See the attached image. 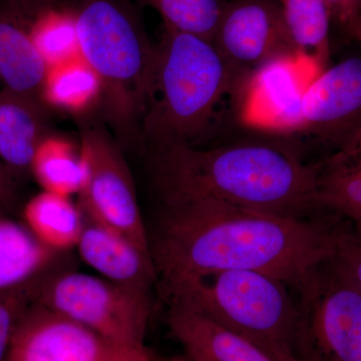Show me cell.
<instances>
[{
  "label": "cell",
  "mask_w": 361,
  "mask_h": 361,
  "mask_svg": "<svg viewBox=\"0 0 361 361\" xmlns=\"http://www.w3.org/2000/svg\"><path fill=\"white\" fill-rule=\"evenodd\" d=\"M343 230L204 200L161 205L148 234L160 294L223 270L260 271L298 292L334 258Z\"/></svg>",
  "instance_id": "6da1fadb"
},
{
  "label": "cell",
  "mask_w": 361,
  "mask_h": 361,
  "mask_svg": "<svg viewBox=\"0 0 361 361\" xmlns=\"http://www.w3.org/2000/svg\"><path fill=\"white\" fill-rule=\"evenodd\" d=\"M161 205L215 201L292 219H308L317 204L319 167L268 145L215 149L164 142L146 147Z\"/></svg>",
  "instance_id": "7a4b0ae2"
},
{
  "label": "cell",
  "mask_w": 361,
  "mask_h": 361,
  "mask_svg": "<svg viewBox=\"0 0 361 361\" xmlns=\"http://www.w3.org/2000/svg\"><path fill=\"white\" fill-rule=\"evenodd\" d=\"M242 84L210 40L165 26L142 123V146H196L212 130L226 97Z\"/></svg>",
  "instance_id": "3957f363"
},
{
  "label": "cell",
  "mask_w": 361,
  "mask_h": 361,
  "mask_svg": "<svg viewBox=\"0 0 361 361\" xmlns=\"http://www.w3.org/2000/svg\"><path fill=\"white\" fill-rule=\"evenodd\" d=\"M75 13L80 54L102 82L104 121L121 147L142 144L156 47L126 0H82Z\"/></svg>",
  "instance_id": "277c9868"
},
{
  "label": "cell",
  "mask_w": 361,
  "mask_h": 361,
  "mask_svg": "<svg viewBox=\"0 0 361 361\" xmlns=\"http://www.w3.org/2000/svg\"><path fill=\"white\" fill-rule=\"evenodd\" d=\"M285 282L260 271L223 270L161 293L248 339L275 360L296 357L299 307Z\"/></svg>",
  "instance_id": "5b68a950"
},
{
  "label": "cell",
  "mask_w": 361,
  "mask_h": 361,
  "mask_svg": "<svg viewBox=\"0 0 361 361\" xmlns=\"http://www.w3.org/2000/svg\"><path fill=\"white\" fill-rule=\"evenodd\" d=\"M63 265L59 263L44 275L35 302L116 343L146 348L154 294Z\"/></svg>",
  "instance_id": "8992f818"
},
{
  "label": "cell",
  "mask_w": 361,
  "mask_h": 361,
  "mask_svg": "<svg viewBox=\"0 0 361 361\" xmlns=\"http://www.w3.org/2000/svg\"><path fill=\"white\" fill-rule=\"evenodd\" d=\"M296 357L361 361V291L334 267L320 266L298 291Z\"/></svg>",
  "instance_id": "52a82bcc"
},
{
  "label": "cell",
  "mask_w": 361,
  "mask_h": 361,
  "mask_svg": "<svg viewBox=\"0 0 361 361\" xmlns=\"http://www.w3.org/2000/svg\"><path fill=\"white\" fill-rule=\"evenodd\" d=\"M80 149L82 176L78 197L85 217L151 254L135 182L116 137L101 123L84 122Z\"/></svg>",
  "instance_id": "ba28073f"
},
{
  "label": "cell",
  "mask_w": 361,
  "mask_h": 361,
  "mask_svg": "<svg viewBox=\"0 0 361 361\" xmlns=\"http://www.w3.org/2000/svg\"><path fill=\"white\" fill-rule=\"evenodd\" d=\"M4 361H163L153 349L130 348L33 302L21 316Z\"/></svg>",
  "instance_id": "9c48e42d"
},
{
  "label": "cell",
  "mask_w": 361,
  "mask_h": 361,
  "mask_svg": "<svg viewBox=\"0 0 361 361\" xmlns=\"http://www.w3.org/2000/svg\"><path fill=\"white\" fill-rule=\"evenodd\" d=\"M212 42L242 87L273 59L299 56L276 0L227 2Z\"/></svg>",
  "instance_id": "30bf717a"
},
{
  "label": "cell",
  "mask_w": 361,
  "mask_h": 361,
  "mask_svg": "<svg viewBox=\"0 0 361 361\" xmlns=\"http://www.w3.org/2000/svg\"><path fill=\"white\" fill-rule=\"evenodd\" d=\"M322 71L300 56H282L266 63L242 87V122L259 130L296 133L304 92Z\"/></svg>",
  "instance_id": "8fae6325"
},
{
  "label": "cell",
  "mask_w": 361,
  "mask_h": 361,
  "mask_svg": "<svg viewBox=\"0 0 361 361\" xmlns=\"http://www.w3.org/2000/svg\"><path fill=\"white\" fill-rule=\"evenodd\" d=\"M361 127V58H350L325 68L304 92L296 133L324 139Z\"/></svg>",
  "instance_id": "7c38bea8"
},
{
  "label": "cell",
  "mask_w": 361,
  "mask_h": 361,
  "mask_svg": "<svg viewBox=\"0 0 361 361\" xmlns=\"http://www.w3.org/2000/svg\"><path fill=\"white\" fill-rule=\"evenodd\" d=\"M42 1L0 2V80L7 89L39 99L47 68L33 44L32 23Z\"/></svg>",
  "instance_id": "4fadbf2b"
},
{
  "label": "cell",
  "mask_w": 361,
  "mask_h": 361,
  "mask_svg": "<svg viewBox=\"0 0 361 361\" xmlns=\"http://www.w3.org/2000/svg\"><path fill=\"white\" fill-rule=\"evenodd\" d=\"M75 248L80 258L104 279L151 293L158 289L151 254L106 226L85 216L84 229Z\"/></svg>",
  "instance_id": "5bb4252c"
},
{
  "label": "cell",
  "mask_w": 361,
  "mask_h": 361,
  "mask_svg": "<svg viewBox=\"0 0 361 361\" xmlns=\"http://www.w3.org/2000/svg\"><path fill=\"white\" fill-rule=\"evenodd\" d=\"M171 334L192 361H278L253 342L191 310L168 303Z\"/></svg>",
  "instance_id": "9a60e30c"
},
{
  "label": "cell",
  "mask_w": 361,
  "mask_h": 361,
  "mask_svg": "<svg viewBox=\"0 0 361 361\" xmlns=\"http://www.w3.org/2000/svg\"><path fill=\"white\" fill-rule=\"evenodd\" d=\"M47 111L37 97L0 90V159L13 177L30 172L35 151L49 135Z\"/></svg>",
  "instance_id": "2e32d148"
},
{
  "label": "cell",
  "mask_w": 361,
  "mask_h": 361,
  "mask_svg": "<svg viewBox=\"0 0 361 361\" xmlns=\"http://www.w3.org/2000/svg\"><path fill=\"white\" fill-rule=\"evenodd\" d=\"M65 255L40 243L25 224L0 215V292L44 274Z\"/></svg>",
  "instance_id": "e0dca14e"
},
{
  "label": "cell",
  "mask_w": 361,
  "mask_h": 361,
  "mask_svg": "<svg viewBox=\"0 0 361 361\" xmlns=\"http://www.w3.org/2000/svg\"><path fill=\"white\" fill-rule=\"evenodd\" d=\"M25 225L40 243L66 253L75 248L85 226V215L71 197L42 191L23 209Z\"/></svg>",
  "instance_id": "ac0fdd59"
},
{
  "label": "cell",
  "mask_w": 361,
  "mask_h": 361,
  "mask_svg": "<svg viewBox=\"0 0 361 361\" xmlns=\"http://www.w3.org/2000/svg\"><path fill=\"white\" fill-rule=\"evenodd\" d=\"M39 97L47 108L82 115L101 104L102 82L80 56L47 68Z\"/></svg>",
  "instance_id": "d6986e66"
},
{
  "label": "cell",
  "mask_w": 361,
  "mask_h": 361,
  "mask_svg": "<svg viewBox=\"0 0 361 361\" xmlns=\"http://www.w3.org/2000/svg\"><path fill=\"white\" fill-rule=\"evenodd\" d=\"M317 204L345 217L361 234V155H334L319 167Z\"/></svg>",
  "instance_id": "ffe728a7"
},
{
  "label": "cell",
  "mask_w": 361,
  "mask_h": 361,
  "mask_svg": "<svg viewBox=\"0 0 361 361\" xmlns=\"http://www.w3.org/2000/svg\"><path fill=\"white\" fill-rule=\"evenodd\" d=\"M279 4L299 56L324 71L331 25L324 0H279Z\"/></svg>",
  "instance_id": "44dd1931"
},
{
  "label": "cell",
  "mask_w": 361,
  "mask_h": 361,
  "mask_svg": "<svg viewBox=\"0 0 361 361\" xmlns=\"http://www.w3.org/2000/svg\"><path fill=\"white\" fill-rule=\"evenodd\" d=\"M30 173L42 191L78 195L82 176L80 147L61 135H47L35 151Z\"/></svg>",
  "instance_id": "7402d4cb"
},
{
  "label": "cell",
  "mask_w": 361,
  "mask_h": 361,
  "mask_svg": "<svg viewBox=\"0 0 361 361\" xmlns=\"http://www.w3.org/2000/svg\"><path fill=\"white\" fill-rule=\"evenodd\" d=\"M51 4L52 0H44L32 23L33 44L47 68L82 56L75 13H61Z\"/></svg>",
  "instance_id": "603a6c76"
},
{
  "label": "cell",
  "mask_w": 361,
  "mask_h": 361,
  "mask_svg": "<svg viewBox=\"0 0 361 361\" xmlns=\"http://www.w3.org/2000/svg\"><path fill=\"white\" fill-rule=\"evenodd\" d=\"M155 9L165 26L212 42L227 2L224 0H137Z\"/></svg>",
  "instance_id": "cb8c5ba5"
},
{
  "label": "cell",
  "mask_w": 361,
  "mask_h": 361,
  "mask_svg": "<svg viewBox=\"0 0 361 361\" xmlns=\"http://www.w3.org/2000/svg\"><path fill=\"white\" fill-rule=\"evenodd\" d=\"M47 272L20 286L0 292V361L6 358L21 316L35 302L40 282Z\"/></svg>",
  "instance_id": "d4e9b609"
},
{
  "label": "cell",
  "mask_w": 361,
  "mask_h": 361,
  "mask_svg": "<svg viewBox=\"0 0 361 361\" xmlns=\"http://www.w3.org/2000/svg\"><path fill=\"white\" fill-rule=\"evenodd\" d=\"M331 263L343 276L361 291V234L353 230L342 231Z\"/></svg>",
  "instance_id": "484cf974"
},
{
  "label": "cell",
  "mask_w": 361,
  "mask_h": 361,
  "mask_svg": "<svg viewBox=\"0 0 361 361\" xmlns=\"http://www.w3.org/2000/svg\"><path fill=\"white\" fill-rule=\"evenodd\" d=\"M331 23L348 32L361 13V0H324Z\"/></svg>",
  "instance_id": "4316f807"
},
{
  "label": "cell",
  "mask_w": 361,
  "mask_h": 361,
  "mask_svg": "<svg viewBox=\"0 0 361 361\" xmlns=\"http://www.w3.org/2000/svg\"><path fill=\"white\" fill-rule=\"evenodd\" d=\"M16 202L14 177L0 159V206L7 210Z\"/></svg>",
  "instance_id": "83f0119b"
},
{
  "label": "cell",
  "mask_w": 361,
  "mask_h": 361,
  "mask_svg": "<svg viewBox=\"0 0 361 361\" xmlns=\"http://www.w3.org/2000/svg\"><path fill=\"white\" fill-rule=\"evenodd\" d=\"M336 155L342 158L361 155V127L344 140L341 151Z\"/></svg>",
  "instance_id": "f1b7e54d"
},
{
  "label": "cell",
  "mask_w": 361,
  "mask_h": 361,
  "mask_svg": "<svg viewBox=\"0 0 361 361\" xmlns=\"http://www.w3.org/2000/svg\"><path fill=\"white\" fill-rule=\"evenodd\" d=\"M346 32L361 44V13Z\"/></svg>",
  "instance_id": "f546056e"
},
{
  "label": "cell",
  "mask_w": 361,
  "mask_h": 361,
  "mask_svg": "<svg viewBox=\"0 0 361 361\" xmlns=\"http://www.w3.org/2000/svg\"><path fill=\"white\" fill-rule=\"evenodd\" d=\"M168 361H192L190 360L189 357H188L187 355H177L174 356V357L169 358Z\"/></svg>",
  "instance_id": "4dcf8cb0"
},
{
  "label": "cell",
  "mask_w": 361,
  "mask_h": 361,
  "mask_svg": "<svg viewBox=\"0 0 361 361\" xmlns=\"http://www.w3.org/2000/svg\"><path fill=\"white\" fill-rule=\"evenodd\" d=\"M278 361H305L302 360H299V358L297 357H284V358H279V360H277Z\"/></svg>",
  "instance_id": "1f68e13d"
},
{
  "label": "cell",
  "mask_w": 361,
  "mask_h": 361,
  "mask_svg": "<svg viewBox=\"0 0 361 361\" xmlns=\"http://www.w3.org/2000/svg\"><path fill=\"white\" fill-rule=\"evenodd\" d=\"M0 215H6V210L0 206Z\"/></svg>",
  "instance_id": "d6a6232c"
}]
</instances>
